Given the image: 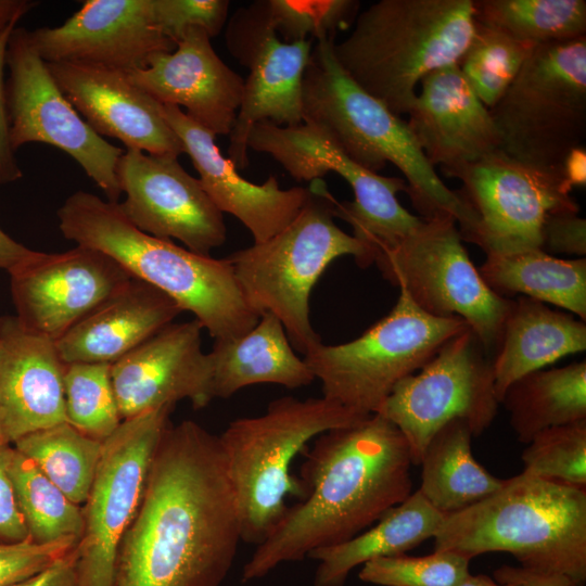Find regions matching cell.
I'll use <instances>...</instances> for the list:
<instances>
[{"instance_id":"obj_49","label":"cell","mask_w":586,"mask_h":586,"mask_svg":"<svg viewBox=\"0 0 586 586\" xmlns=\"http://www.w3.org/2000/svg\"><path fill=\"white\" fill-rule=\"evenodd\" d=\"M35 253L36 251L18 243L0 228V269L10 272Z\"/></svg>"},{"instance_id":"obj_44","label":"cell","mask_w":586,"mask_h":586,"mask_svg":"<svg viewBox=\"0 0 586 586\" xmlns=\"http://www.w3.org/2000/svg\"><path fill=\"white\" fill-rule=\"evenodd\" d=\"M540 250L552 254L585 257L586 220L574 212L552 213L542 228Z\"/></svg>"},{"instance_id":"obj_16","label":"cell","mask_w":586,"mask_h":586,"mask_svg":"<svg viewBox=\"0 0 586 586\" xmlns=\"http://www.w3.org/2000/svg\"><path fill=\"white\" fill-rule=\"evenodd\" d=\"M5 80L9 133L16 152L27 143L53 145L71 155L110 202L122 189L117 164L123 150L99 136L79 115L31 46L28 30L15 27L8 44Z\"/></svg>"},{"instance_id":"obj_51","label":"cell","mask_w":586,"mask_h":586,"mask_svg":"<svg viewBox=\"0 0 586 586\" xmlns=\"http://www.w3.org/2000/svg\"><path fill=\"white\" fill-rule=\"evenodd\" d=\"M38 4V1L33 0H0V33L10 24L17 23Z\"/></svg>"},{"instance_id":"obj_36","label":"cell","mask_w":586,"mask_h":586,"mask_svg":"<svg viewBox=\"0 0 586 586\" xmlns=\"http://www.w3.org/2000/svg\"><path fill=\"white\" fill-rule=\"evenodd\" d=\"M474 21L536 46L586 36L585 0H473Z\"/></svg>"},{"instance_id":"obj_8","label":"cell","mask_w":586,"mask_h":586,"mask_svg":"<svg viewBox=\"0 0 586 586\" xmlns=\"http://www.w3.org/2000/svg\"><path fill=\"white\" fill-rule=\"evenodd\" d=\"M308 188L305 205L282 231L227 256L250 308L259 317L275 315L304 355L321 343L310 322L309 297L322 272L344 255L360 268L371 265L361 243L334 222L336 200L323 179Z\"/></svg>"},{"instance_id":"obj_9","label":"cell","mask_w":586,"mask_h":586,"mask_svg":"<svg viewBox=\"0 0 586 586\" xmlns=\"http://www.w3.org/2000/svg\"><path fill=\"white\" fill-rule=\"evenodd\" d=\"M489 112L501 151L563 179L586 141V36L537 46Z\"/></svg>"},{"instance_id":"obj_26","label":"cell","mask_w":586,"mask_h":586,"mask_svg":"<svg viewBox=\"0 0 586 586\" xmlns=\"http://www.w3.org/2000/svg\"><path fill=\"white\" fill-rule=\"evenodd\" d=\"M62 361L55 342L0 317V434L13 444L66 421Z\"/></svg>"},{"instance_id":"obj_42","label":"cell","mask_w":586,"mask_h":586,"mask_svg":"<svg viewBox=\"0 0 586 586\" xmlns=\"http://www.w3.org/2000/svg\"><path fill=\"white\" fill-rule=\"evenodd\" d=\"M228 0H152L155 24L161 33L176 43L191 28H202L212 38L224 28L229 10Z\"/></svg>"},{"instance_id":"obj_50","label":"cell","mask_w":586,"mask_h":586,"mask_svg":"<svg viewBox=\"0 0 586 586\" xmlns=\"http://www.w3.org/2000/svg\"><path fill=\"white\" fill-rule=\"evenodd\" d=\"M586 148L572 150L562 166V177L570 189L586 184Z\"/></svg>"},{"instance_id":"obj_12","label":"cell","mask_w":586,"mask_h":586,"mask_svg":"<svg viewBox=\"0 0 586 586\" xmlns=\"http://www.w3.org/2000/svg\"><path fill=\"white\" fill-rule=\"evenodd\" d=\"M462 241L455 218H423L374 264L385 280L405 290L423 311L463 319L488 354L497 346L513 300L487 286Z\"/></svg>"},{"instance_id":"obj_11","label":"cell","mask_w":586,"mask_h":586,"mask_svg":"<svg viewBox=\"0 0 586 586\" xmlns=\"http://www.w3.org/2000/svg\"><path fill=\"white\" fill-rule=\"evenodd\" d=\"M246 144L247 149L269 154L296 181L322 179L329 171L342 177L352 188L354 201H336L334 216L352 227V235L373 264L378 255L398 245L423 220L409 213L397 198L399 192H406L404 178L365 169L311 122L295 126L259 122L252 127Z\"/></svg>"},{"instance_id":"obj_13","label":"cell","mask_w":586,"mask_h":586,"mask_svg":"<svg viewBox=\"0 0 586 586\" xmlns=\"http://www.w3.org/2000/svg\"><path fill=\"white\" fill-rule=\"evenodd\" d=\"M476 336L466 329L449 339L417 373L402 379L381 404L379 413L406 438L419 464L432 436L454 419L481 435L497 416L492 361Z\"/></svg>"},{"instance_id":"obj_20","label":"cell","mask_w":586,"mask_h":586,"mask_svg":"<svg viewBox=\"0 0 586 586\" xmlns=\"http://www.w3.org/2000/svg\"><path fill=\"white\" fill-rule=\"evenodd\" d=\"M28 38L46 63H81L126 73L176 49L155 24L152 0H87L62 25L28 30Z\"/></svg>"},{"instance_id":"obj_43","label":"cell","mask_w":586,"mask_h":586,"mask_svg":"<svg viewBox=\"0 0 586 586\" xmlns=\"http://www.w3.org/2000/svg\"><path fill=\"white\" fill-rule=\"evenodd\" d=\"M77 542L0 544V586L31 577L74 549Z\"/></svg>"},{"instance_id":"obj_1","label":"cell","mask_w":586,"mask_h":586,"mask_svg":"<svg viewBox=\"0 0 586 586\" xmlns=\"http://www.w3.org/2000/svg\"><path fill=\"white\" fill-rule=\"evenodd\" d=\"M242 542L218 436L169 424L117 552L114 586H220Z\"/></svg>"},{"instance_id":"obj_31","label":"cell","mask_w":586,"mask_h":586,"mask_svg":"<svg viewBox=\"0 0 586 586\" xmlns=\"http://www.w3.org/2000/svg\"><path fill=\"white\" fill-rule=\"evenodd\" d=\"M487 286L510 298L521 294L586 320V258L563 259L542 250L488 254L477 268Z\"/></svg>"},{"instance_id":"obj_19","label":"cell","mask_w":586,"mask_h":586,"mask_svg":"<svg viewBox=\"0 0 586 586\" xmlns=\"http://www.w3.org/2000/svg\"><path fill=\"white\" fill-rule=\"evenodd\" d=\"M9 273L17 319L54 342L132 279L111 256L82 245L36 251Z\"/></svg>"},{"instance_id":"obj_30","label":"cell","mask_w":586,"mask_h":586,"mask_svg":"<svg viewBox=\"0 0 586 586\" xmlns=\"http://www.w3.org/2000/svg\"><path fill=\"white\" fill-rule=\"evenodd\" d=\"M445 517L417 489L357 536L313 551L308 558L318 561L314 585L344 586L356 566L405 553L434 538Z\"/></svg>"},{"instance_id":"obj_7","label":"cell","mask_w":586,"mask_h":586,"mask_svg":"<svg viewBox=\"0 0 586 586\" xmlns=\"http://www.w3.org/2000/svg\"><path fill=\"white\" fill-rule=\"evenodd\" d=\"M366 417L323 396L304 400L283 396L270 402L263 415L229 423L218 440L242 542L259 545L284 515L286 497H305L303 482L291 475L290 468L307 443Z\"/></svg>"},{"instance_id":"obj_2","label":"cell","mask_w":586,"mask_h":586,"mask_svg":"<svg viewBox=\"0 0 586 586\" xmlns=\"http://www.w3.org/2000/svg\"><path fill=\"white\" fill-rule=\"evenodd\" d=\"M412 464L406 438L379 413L318 435L301 467L305 497L256 546L241 581L264 577L372 526L411 494Z\"/></svg>"},{"instance_id":"obj_45","label":"cell","mask_w":586,"mask_h":586,"mask_svg":"<svg viewBox=\"0 0 586 586\" xmlns=\"http://www.w3.org/2000/svg\"><path fill=\"white\" fill-rule=\"evenodd\" d=\"M11 449V444L0 440V544H16L29 539L8 472Z\"/></svg>"},{"instance_id":"obj_38","label":"cell","mask_w":586,"mask_h":586,"mask_svg":"<svg viewBox=\"0 0 586 586\" xmlns=\"http://www.w3.org/2000/svg\"><path fill=\"white\" fill-rule=\"evenodd\" d=\"M63 387L66 422L82 434L103 442L120 425L111 364H65Z\"/></svg>"},{"instance_id":"obj_33","label":"cell","mask_w":586,"mask_h":586,"mask_svg":"<svg viewBox=\"0 0 586 586\" xmlns=\"http://www.w3.org/2000/svg\"><path fill=\"white\" fill-rule=\"evenodd\" d=\"M500 404L523 444L546 429L586 419V361L530 372L506 390Z\"/></svg>"},{"instance_id":"obj_5","label":"cell","mask_w":586,"mask_h":586,"mask_svg":"<svg viewBox=\"0 0 586 586\" xmlns=\"http://www.w3.org/2000/svg\"><path fill=\"white\" fill-rule=\"evenodd\" d=\"M474 30L473 0H380L358 13L333 53L356 85L400 116L424 77L459 62Z\"/></svg>"},{"instance_id":"obj_6","label":"cell","mask_w":586,"mask_h":586,"mask_svg":"<svg viewBox=\"0 0 586 586\" xmlns=\"http://www.w3.org/2000/svg\"><path fill=\"white\" fill-rule=\"evenodd\" d=\"M334 39L316 41L303 78V120L320 126L358 165L379 174L392 163L424 219L450 216L467 232L473 217L428 162L407 122L356 85L333 53Z\"/></svg>"},{"instance_id":"obj_41","label":"cell","mask_w":586,"mask_h":586,"mask_svg":"<svg viewBox=\"0 0 586 586\" xmlns=\"http://www.w3.org/2000/svg\"><path fill=\"white\" fill-rule=\"evenodd\" d=\"M470 559L455 551L411 557L406 553L366 562L359 578L379 586H457L469 573Z\"/></svg>"},{"instance_id":"obj_4","label":"cell","mask_w":586,"mask_h":586,"mask_svg":"<svg viewBox=\"0 0 586 586\" xmlns=\"http://www.w3.org/2000/svg\"><path fill=\"white\" fill-rule=\"evenodd\" d=\"M434 550L470 560L493 551L520 566L586 582V488L524 472L476 504L445 517Z\"/></svg>"},{"instance_id":"obj_48","label":"cell","mask_w":586,"mask_h":586,"mask_svg":"<svg viewBox=\"0 0 586 586\" xmlns=\"http://www.w3.org/2000/svg\"><path fill=\"white\" fill-rule=\"evenodd\" d=\"M9 586H78L75 547L40 573Z\"/></svg>"},{"instance_id":"obj_28","label":"cell","mask_w":586,"mask_h":586,"mask_svg":"<svg viewBox=\"0 0 586 586\" xmlns=\"http://www.w3.org/2000/svg\"><path fill=\"white\" fill-rule=\"evenodd\" d=\"M495 349L492 369L500 403L506 390L521 377L585 352L586 323L521 295L512 302Z\"/></svg>"},{"instance_id":"obj_10","label":"cell","mask_w":586,"mask_h":586,"mask_svg":"<svg viewBox=\"0 0 586 586\" xmlns=\"http://www.w3.org/2000/svg\"><path fill=\"white\" fill-rule=\"evenodd\" d=\"M470 328L459 317H436L407 292L391 311L353 341L322 342L304 357L323 397L360 415L375 413L393 387L421 369L451 337Z\"/></svg>"},{"instance_id":"obj_35","label":"cell","mask_w":586,"mask_h":586,"mask_svg":"<svg viewBox=\"0 0 586 586\" xmlns=\"http://www.w3.org/2000/svg\"><path fill=\"white\" fill-rule=\"evenodd\" d=\"M8 472L33 543L79 540L84 527L81 507L71 501L30 459L13 446Z\"/></svg>"},{"instance_id":"obj_21","label":"cell","mask_w":586,"mask_h":586,"mask_svg":"<svg viewBox=\"0 0 586 586\" xmlns=\"http://www.w3.org/2000/svg\"><path fill=\"white\" fill-rule=\"evenodd\" d=\"M196 320L170 323L111 365V380L123 420L189 399L207 406L211 365L202 351Z\"/></svg>"},{"instance_id":"obj_52","label":"cell","mask_w":586,"mask_h":586,"mask_svg":"<svg viewBox=\"0 0 586 586\" xmlns=\"http://www.w3.org/2000/svg\"><path fill=\"white\" fill-rule=\"evenodd\" d=\"M457 586H519L513 583H500L485 574L469 573Z\"/></svg>"},{"instance_id":"obj_47","label":"cell","mask_w":586,"mask_h":586,"mask_svg":"<svg viewBox=\"0 0 586 586\" xmlns=\"http://www.w3.org/2000/svg\"><path fill=\"white\" fill-rule=\"evenodd\" d=\"M500 583H513L519 586H584L570 576L560 573L543 572L523 566L501 565L493 573Z\"/></svg>"},{"instance_id":"obj_32","label":"cell","mask_w":586,"mask_h":586,"mask_svg":"<svg viewBox=\"0 0 586 586\" xmlns=\"http://www.w3.org/2000/svg\"><path fill=\"white\" fill-rule=\"evenodd\" d=\"M469 424L454 419L429 441L421 457L422 496L445 515L461 511L500 489L499 479L481 466L472 454Z\"/></svg>"},{"instance_id":"obj_37","label":"cell","mask_w":586,"mask_h":586,"mask_svg":"<svg viewBox=\"0 0 586 586\" xmlns=\"http://www.w3.org/2000/svg\"><path fill=\"white\" fill-rule=\"evenodd\" d=\"M536 47L475 22L473 38L457 64L477 98L492 109Z\"/></svg>"},{"instance_id":"obj_14","label":"cell","mask_w":586,"mask_h":586,"mask_svg":"<svg viewBox=\"0 0 586 586\" xmlns=\"http://www.w3.org/2000/svg\"><path fill=\"white\" fill-rule=\"evenodd\" d=\"M175 405L123 420L103 441L97 473L81 507L75 546L78 586H114L120 543L142 499L149 469Z\"/></svg>"},{"instance_id":"obj_24","label":"cell","mask_w":586,"mask_h":586,"mask_svg":"<svg viewBox=\"0 0 586 586\" xmlns=\"http://www.w3.org/2000/svg\"><path fill=\"white\" fill-rule=\"evenodd\" d=\"M407 113V125L428 162L446 176L500 150L495 122L458 64L432 72Z\"/></svg>"},{"instance_id":"obj_15","label":"cell","mask_w":586,"mask_h":586,"mask_svg":"<svg viewBox=\"0 0 586 586\" xmlns=\"http://www.w3.org/2000/svg\"><path fill=\"white\" fill-rule=\"evenodd\" d=\"M448 177L461 181L456 192L473 217L470 230L461 238L486 255L540 250L542 228L548 215L579 212L561 177L519 162L501 150Z\"/></svg>"},{"instance_id":"obj_27","label":"cell","mask_w":586,"mask_h":586,"mask_svg":"<svg viewBox=\"0 0 586 586\" xmlns=\"http://www.w3.org/2000/svg\"><path fill=\"white\" fill-rule=\"evenodd\" d=\"M182 311L167 294L132 278L73 326L55 346L64 364H113Z\"/></svg>"},{"instance_id":"obj_53","label":"cell","mask_w":586,"mask_h":586,"mask_svg":"<svg viewBox=\"0 0 586 586\" xmlns=\"http://www.w3.org/2000/svg\"><path fill=\"white\" fill-rule=\"evenodd\" d=\"M0 440L3 441L2 437H1V434H0Z\"/></svg>"},{"instance_id":"obj_46","label":"cell","mask_w":586,"mask_h":586,"mask_svg":"<svg viewBox=\"0 0 586 586\" xmlns=\"http://www.w3.org/2000/svg\"><path fill=\"white\" fill-rule=\"evenodd\" d=\"M15 27L16 23H12L0 33V184L13 182L23 177L15 151L10 142L4 80L8 44Z\"/></svg>"},{"instance_id":"obj_25","label":"cell","mask_w":586,"mask_h":586,"mask_svg":"<svg viewBox=\"0 0 586 586\" xmlns=\"http://www.w3.org/2000/svg\"><path fill=\"white\" fill-rule=\"evenodd\" d=\"M160 110L192 160L205 192L222 214L233 215L249 229L254 243L272 238L297 216L309 188L281 189L275 176L262 184L244 179L219 151L214 133L178 106L161 104Z\"/></svg>"},{"instance_id":"obj_34","label":"cell","mask_w":586,"mask_h":586,"mask_svg":"<svg viewBox=\"0 0 586 586\" xmlns=\"http://www.w3.org/2000/svg\"><path fill=\"white\" fill-rule=\"evenodd\" d=\"M12 446L30 459L71 501L85 504L103 442L82 434L65 421L24 435Z\"/></svg>"},{"instance_id":"obj_18","label":"cell","mask_w":586,"mask_h":586,"mask_svg":"<svg viewBox=\"0 0 586 586\" xmlns=\"http://www.w3.org/2000/svg\"><path fill=\"white\" fill-rule=\"evenodd\" d=\"M116 173L126 193L119 207L141 231L177 239L186 249L206 256L225 243L224 214L178 156L126 149Z\"/></svg>"},{"instance_id":"obj_40","label":"cell","mask_w":586,"mask_h":586,"mask_svg":"<svg viewBox=\"0 0 586 586\" xmlns=\"http://www.w3.org/2000/svg\"><path fill=\"white\" fill-rule=\"evenodd\" d=\"M262 3L268 23L288 43L334 39L336 31L354 24L360 7L355 0H264Z\"/></svg>"},{"instance_id":"obj_17","label":"cell","mask_w":586,"mask_h":586,"mask_svg":"<svg viewBox=\"0 0 586 586\" xmlns=\"http://www.w3.org/2000/svg\"><path fill=\"white\" fill-rule=\"evenodd\" d=\"M231 55L249 69L231 131L228 158L249 165L247 137L259 122L295 126L303 122V78L314 40L282 41L267 21L262 1L238 9L226 28Z\"/></svg>"},{"instance_id":"obj_23","label":"cell","mask_w":586,"mask_h":586,"mask_svg":"<svg viewBox=\"0 0 586 586\" xmlns=\"http://www.w3.org/2000/svg\"><path fill=\"white\" fill-rule=\"evenodd\" d=\"M47 66L62 92L99 136L118 139L126 149L149 154L184 153L161 113V103L136 86L126 72L69 62Z\"/></svg>"},{"instance_id":"obj_3","label":"cell","mask_w":586,"mask_h":586,"mask_svg":"<svg viewBox=\"0 0 586 586\" xmlns=\"http://www.w3.org/2000/svg\"><path fill=\"white\" fill-rule=\"evenodd\" d=\"M65 239L111 256L132 278L170 296L215 340L238 337L259 320L228 259L201 255L138 229L118 203L77 191L58 209Z\"/></svg>"},{"instance_id":"obj_22","label":"cell","mask_w":586,"mask_h":586,"mask_svg":"<svg viewBox=\"0 0 586 586\" xmlns=\"http://www.w3.org/2000/svg\"><path fill=\"white\" fill-rule=\"evenodd\" d=\"M127 74L156 102L183 106L192 120L215 136L231 133L244 79L218 56L204 29H189L173 52L155 54L146 67Z\"/></svg>"},{"instance_id":"obj_39","label":"cell","mask_w":586,"mask_h":586,"mask_svg":"<svg viewBox=\"0 0 586 586\" xmlns=\"http://www.w3.org/2000/svg\"><path fill=\"white\" fill-rule=\"evenodd\" d=\"M526 445L522 472L586 488V419L546 429Z\"/></svg>"},{"instance_id":"obj_29","label":"cell","mask_w":586,"mask_h":586,"mask_svg":"<svg viewBox=\"0 0 586 586\" xmlns=\"http://www.w3.org/2000/svg\"><path fill=\"white\" fill-rule=\"evenodd\" d=\"M212 398H228L239 390L259 383L298 388L316 378L293 351L281 321L272 314L259 317L247 333L215 340L207 354Z\"/></svg>"}]
</instances>
